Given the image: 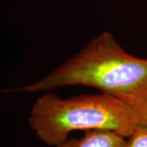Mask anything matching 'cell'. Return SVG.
Segmentation results:
<instances>
[{"mask_svg": "<svg viewBox=\"0 0 147 147\" xmlns=\"http://www.w3.org/2000/svg\"><path fill=\"white\" fill-rule=\"evenodd\" d=\"M125 137L118 132L105 130L85 131L79 138L67 139L55 147H123Z\"/></svg>", "mask_w": 147, "mask_h": 147, "instance_id": "3957f363", "label": "cell"}, {"mask_svg": "<svg viewBox=\"0 0 147 147\" xmlns=\"http://www.w3.org/2000/svg\"><path fill=\"white\" fill-rule=\"evenodd\" d=\"M79 85L115 97L131 110L139 125L147 126V59L127 53L108 31L42 79L7 92L37 93Z\"/></svg>", "mask_w": 147, "mask_h": 147, "instance_id": "6da1fadb", "label": "cell"}, {"mask_svg": "<svg viewBox=\"0 0 147 147\" xmlns=\"http://www.w3.org/2000/svg\"><path fill=\"white\" fill-rule=\"evenodd\" d=\"M123 147H147V126L139 125L128 137Z\"/></svg>", "mask_w": 147, "mask_h": 147, "instance_id": "277c9868", "label": "cell"}, {"mask_svg": "<svg viewBox=\"0 0 147 147\" xmlns=\"http://www.w3.org/2000/svg\"><path fill=\"white\" fill-rule=\"evenodd\" d=\"M29 124L41 142L54 147L74 131L105 130L127 137L139 126L126 105L104 92L69 98L42 95L32 105Z\"/></svg>", "mask_w": 147, "mask_h": 147, "instance_id": "7a4b0ae2", "label": "cell"}]
</instances>
